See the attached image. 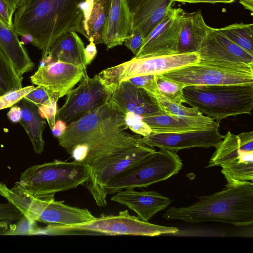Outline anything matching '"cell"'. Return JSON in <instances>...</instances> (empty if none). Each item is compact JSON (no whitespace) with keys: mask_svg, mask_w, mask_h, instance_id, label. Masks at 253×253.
Here are the masks:
<instances>
[{"mask_svg":"<svg viewBox=\"0 0 253 253\" xmlns=\"http://www.w3.org/2000/svg\"><path fill=\"white\" fill-rule=\"evenodd\" d=\"M54 195H35L31 193L22 215L37 222L62 225L84 223L96 218L86 209L70 206L63 201H55Z\"/></svg>","mask_w":253,"mask_h":253,"instance_id":"12","label":"cell"},{"mask_svg":"<svg viewBox=\"0 0 253 253\" xmlns=\"http://www.w3.org/2000/svg\"><path fill=\"white\" fill-rule=\"evenodd\" d=\"M17 105L21 110L19 122L29 137L34 151L40 154L44 148L42 133L46 126V122L39 113V106L24 98L21 99Z\"/></svg>","mask_w":253,"mask_h":253,"instance_id":"26","label":"cell"},{"mask_svg":"<svg viewBox=\"0 0 253 253\" xmlns=\"http://www.w3.org/2000/svg\"><path fill=\"white\" fill-rule=\"evenodd\" d=\"M124 114L109 99L94 111L69 123L57 138L68 153L76 145L89 148L84 164L122 149L142 142L140 135L127 132Z\"/></svg>","mask_w":253,"mask_h":253,"instance_id":"1","label":"cell"},{"mask_svg":"<svg viewBox=\"0 0 253 253\" xmlns=\"http://www.w3.org/2000/svg\"><path fill=\"white\" fill-rule=\"evenodd\" d=\"M162 217L187 222L215 221L237 226L252 225L253 183L227 182L221 191L199 197V200L190 206L169 208Z\"/></svg>","mask_w":253,"mask_h":253,"instance_id":"3","label":"cell"},{"mask_svg":"<svg viewBox=\"0 0 253 253\" xmlns=\"http://www.w3.org/2000/svg\"><path fill=\"white\" fill-rule=\"evenodd\" d=\"M22 215L21 212L9 202L0 203V222L10 224L16 221Z\"/></svg>","mask_w":253,"mask_h":253,"instance_id":"39","label":"cell"},{"mask_svg":"<svg viewBox=\"0 0 253 253\" xmlns=\"http://www.w3.org/2000/svg\"><path fill=\"white\" fill-rule=\"evenodd\" d=\"M55 94L48 91L44 87L38 85L23 98L40 106L47 103Z\"/></svg>","mask_w":253,"mask_h":253,"instance_id":"37","label":"cell"},{"mask_svg":"<svg viewBox=\"0 0 253 253\" xmlns=\"http://www.w3.org/2000/svg\"><path fill=\"white\" fill-rule=\"evenodd\" d=\"M111 200L134 211L142 221H148L158 212L167 208L171 200L155 191H137L134 189H125L118 191Z\"/></svg>","mask_w":253,"mask_h":253,"instance_id":"19","label":"cell"},{"mask_svg":"<svg viewBox=\"0 0 253 253\" xmlns=\"http://www.w3.org/2000/svg\"><path fill=\"white\" fill-rule=\"evenodd\" d=\"M86 73L80 66L55 61L40 65L30 80L33 84L42 86L61 98L67 95Z\"/></svg>","mask_w":253,"mask_h":253,"instance_id":"18","label":"cell"},{"mask_svg":"<svg viewBox=\"0 0 253 253\" xmlns=\"http://www.w3.org/2000/svg\"><path fill=\"white\" fill-rule=\"evenodd\" d=\"M34 85L27 86L7 92L0 96V110L11 107L17 104L21 99L33 90Z\"/></svg>","mask_w":253,"mask_h":253,"instance_id":"34","label":"cell"},{"mask_svg":"<svg viewBox=\"0 0 253 253\" xmlns=\"http://www.w3.org/2000/svg\"><path fill=\"white\" fill-rule=\"evenodd\" d=\"M131 26L126 0H111L109 17L104 40L107 49L122 45Z\"/></svg>","mask_w":253,"mask_h":253,"instance_id":"25","label":"cell"},{"mask_svg":"<svg viewBox=\"0 0 253 253\" xmlns=\"http://www.w3.org/2000/svg\"><path fill=\"white\" fill-rule=\"evenodd\" d=\"M84 44L75 32L69 31L59 37L46 51L42 52L41 63L45 65L61 61L81 66L86 73L87 65L84 56Z\"/></svg>","mask_w":253,"mask_h":253,"instance_id":"22","label":"cell"},{"mask_svg":"<svg viewBox=\"0 0 253 253\" xmlns=\"http://www.w3.org/2000/svg\"><path fill=\"white\" fill-rule=\"evenodd\" d=\"M8 118L13 123L19 122L21 116V110L18 105H15L11 107L7 114Z\"/></svg>","mask_w":253,"mask_h":253,"instance_id":"43","label":"cell"},{"mask_svg":"<svg viewBox=\"0 0 253 253\" xmlns=\"http://www.w3.org/2000/svg\"><path fill=\"white\" fill-rule=\"evenodd\" d=\"M144 39L141 29L136 27L130 30L123 43L135 55L140 50Z\"/></svg>","mask_w":253,"mask_h":253,"instance_id":"35","label":"cell"},{"mask_svg":"<svg viewBox=\"0 0 253 253\" xmlns=\"http://www.w3.org/2000/svg\"><path fill=\"white\" fill-rule=\"evenodd\" d=\"M15 12L4 0H0V19L12 28H14L12 17Z\"/></svg>","mask_w":253,"mask_h":253,"instance_id":"40","label":"cell"},{"mask_svg":"<svg viewBox=\"0 0 253 253\" xmlns=\"http://www.w3.org/2000/svg\"><path fill=\"white\" fill-rule=\"evenodd\" d=\"M18 36L14 28L9 27L0 19V47L16 73L22 77L33 69L34 64Z\"/></svg>","mask_w":253,"mask_h":253,"instance_id":"24","label":"cell"},{"mask_svg":"<svg viewBox=\"0 0 253 253\" xmlns=\"http://www.w3.org/2000/svg\"><path fill=\"white\" fill-rule=\"evenodd\" d=\"M124 115L128 128L133 132L142 136H147L151 133V129L142 120V117L140 116L130 112H126Z\"/></svg>","mask_w":253,"mask_h":253,"instance_id":"33","label":"cell"},{"mask_svg":"<svg viewBox=\"0 0 253 253\" xmlns=\"http://www.w3.org/2000/svg\"><path fill=\"white\" fill-rule=\"evenodd\" d=\"M15 224H9L5 235H34L38 227L37 221L22 215Z\"/></svg>","mask_w":253,"mask_h":253,"instance_id":"32","label":"cell"},{"mask_svg":"<svg viewBox=\"0 0 253 253\" xmlns=\"http://www.w3.org/2000/svg\"><path fill=\"white\" fill-rule=\"evenodd\" d=\"M198 53H176L149 57L135 58L108 68L97 75L102 84L109 87L131 78L149 75H161L181 67L197 63Z\"/></svg>","mask_w":253,"mask_h":253,"instance_id":"10","label":"cell"},{"mask_svg":"<svg viewBox=\"0 0 253 253\" xmlns=\"http://www.w3.org/2000/svg\"><path fill=\"white\" fill-rule=\"evenodd\" d=\"M67 124L60 120H56L51 129L52 133L57 138L64 134L67 128Z\"/></svg>","mask_w":253,"mask_h":253,"instance_id":"42","label":"cell"},{"mask_svg":"<svg viewBox=\"0 0 253 253\" xmlns=\"http://www.w3.org/2000/svg\"><path fill=\"white\" fill-rule=\"evenodd\" d=\"M240 3L252 13L253 11V0H239Z\"/></svg>","mask_w":253,"mask_h":253,"instance_id":"45","label":"cell"},{"mask_svg":"<svg viewBox=\"0 0 253 253\" xmlns=\"http://www.w3.org/2000/svg\"><path fill=\"white\" fill-rule=\"evenodd\" d=\"M156 150L144 142L99 157L89 163V177L84 183L99 207L107 204L106 186L117 175Z\"/></svg>","mask_w":253,"mask_h":253,"instance_id":"8","label":"cell"},{"mask_svg":"<svg viewBox=\"0 0 253 253\" xmlns=\"http://www.w3.org/2000/svg\"><path fill=\"white\" fill-rule=\"evenodd\" d=\"M88 177L86 165L55 160L28 168L21 173L18 182L34 195H45L74 189Z\"/></svg>","mask_w":253,"mask_h":253,"instance_id":"6","label":"cell"},{"mask_svg":"<svg viewBox=\"0 0 253 253\" xmlns=\"http://www.w3.org/2000/svg\"><path fill=\"white\" fill-rule=\"evenodd\" d=\"M161 75L184 86L253 84V67H230L198 62Z\"/></svg>","mask_w":253,"mask_h":253,"instance_id":"11","label":"cell"},{"mask_svg":"<svg viewBox=\"0 0 253 253\" xmlns=\"http://www.w3.org/2000/svg\"><path fill=\"white\" fill-rule=\"evenodd\" d=\"M83 78L79 86L67 94L65 103L57 111L56 120L69 124L94 111L109 99L111 93L97 75L91 78L87 73L84 74Z\"/></svg>","mask_w":253,"mask_h":253,"instance_id":"13","label":"cell"},{"mask_svg":"<svg viewBox=\"0 0 253 253\" xmlns=\"http://www.w3.org/2000/svg\"><path fill=\"white\" fill-rule=\"evenodd\" d=\"M174 2V0H148L130 13L131 29L139 28L146 37L162 19L167 10L172 7Z\"/></svg>","mask_w":253,"mask_h":253,"instance_id":"27","label":"cell"},{"mask_svg":"<svg viewBox=\"0 0 253 253\" xmlns=\"http://www.w3.org/2000/svg\"><path fill=\"white\" fill-rule=\"evenodd\" d=\"M155 80L158 93L178 104L185 103L182 84L162 75H155Z\"/></svg>","mask_w":253,"mask_h":253,"instance_id":"31","label":"cell"},{"mask_svg":"<svg viewBox=\"0 0 253 253\" xmlns=\"http://www.w3.org/2000/svg\"><path fill=\"white\" fill-rule=\"evenodd\" d=\"M9 224L5 222H0V235H5L8 229Z\"/></svg>","mask_w":253,"mask_h":253,"instance_id":"47","label":"cell"},{"mask_svg":"<svg viewBox=\"0 0 253 253\" xmlns=\"http://www.w3.org/2000/svg\"><path fill=\"white\" fill-rule=\"evenodd\" d=\"M23 77L19 76L0 47V96L22 87Z\"/></svg>","mask_w":253,"mask_h":253,"instance_id":"29","label":"cell"},{"mask_svg":"<svg viewBox=\"0 0 253 253\" xmlns=\"http://www.w3.org/2000/svg\"><path fill=\"white\" fill-rule=\"evenodd\" d=\"M59 98V95L55 93L47 103L41 105L39 108L40 114L42 118L46 119L51 130L55 123V117L57 111V102Z\"/></svg>","mask_w":253,"mask_h":253,"instance_id":"36","label":"cell"},{"mask_svg":"<svg viewBox=\"0 0 253 253\" xmlns=\"http://www.w3.org/2000/svg\"><path fill=\"white\" fill-rule=\"evenodd\" d=\"M197 53L199 63L230 67H253V56L232 42L218 28L211 27Z\"/></svg>","mask_w":253,"mask_h":253,"instance_id":"15","label":"cell"},{"mask_svg":"<svg viewBox=\"0 0 253 253\" xmlns=\"http://www.w3.org/2000/svg\"><path fill=\"white\" fill-rule=\"evenodd\" d=\"M111 0H84L81 4L80 34L95 44L104 43Z\"/></svg>","mask_w":253,"mask_h":253,"instance_id":"20","label":"cell"},{"mask_svg":"<svg viewBox=\"0 0 253 253\" xmlns=\"http://www.w3.org/2000/svg\"><path fill=\"white\" fill-rule=\"evenodd\" d=\"M152 95L155 98L158 105L165 114L180 118L197 117L203 115L196 108L185 107L171 101L158 92Z\"/></svg>","mask_w":253,"mask_h":253,"instance_id":"30","label":"cell"},{"mask_svg":"<svg viewBox=\"0 0 253 253\" xmlns=\"http://www.w3.org/2000/svg\"><path fill=\"white\" fill-rule=\"evenodd\" d=\"M235 0H174V1L181 2L182 3H200V2H207L211 3H231Z\"/></svg>","mask_w":253,"mask_h":253,"instance_id":"44","label":"cell"},{"mask_svg":"<svg viewBox=\"0 0 253 253\" xmlns=\"http://www.w3.org/2000/svg\"><path fill=\"white\" fill-rule=\"evenodd\" d=\"M224 137L216 127L178 133H151L141 139L149 146L177 152L192 147L215 148Z\"/></svg>","mask_w":253,"mask_h":253,"instance_id":"16","label":"cell"},{"mask_svg":"<svg viewBox=\"0 0 253 253\" xmlns=\"http://www.w3.org/2000/svg\"><path fill=\"white\" fill-rule=\"evenodd\" d=\"M108 90L111 93L110 101L124 114L130 112L142 117L165 114L151 94L128 80L120 82Z\"/></svg>","mask_w":253,"mask_h":253,"instance_id":"17","label":"cell"},{"mask_svg":"<svg viewBox=\"0 0 253 253\" xmlns=\"http://www.w3.org/2000/svg\"><path fill=\"white\" fill-rule=\"evenodd\" d=\"M232 42L253 56V24L234 23L218 28Z\"/></svg>","mask_w":253,"mask_h":253,"instance_id":"28","label":"cell"},{"mask_svg":"<svg viewBox=\"0 0 253 253\" xmlns=\"http://www.w3.org/2000/svg\"><path fill=\"white\" fill-rule=\"evenodd\" d=\"M15 11L19 7L24 0H4Z\"/></svg>","mask_w":253,"mask_h":253,"instance_id":"46","label":"cell"},{"mask_svg":"<svg viewBox=\"0 0 253 253\" xmlns=\"http://www.w3.org/2000/svg\"><path fill=\"white\" fill-rule=\"evenodd\" d=\"M153 133H178L219 127V124L203 115L197 117L180 118L159 114L142 118Z\"/></svg>","mask_w":253,"mask_h":253,"instance_id":"21","label":"cell"},{"mask_svg":"<svg viewBox=\"0 0 253 253\" xmlns=\"http://www.w3.org/2000/svg\"><path fill=\"white\" fill-rule=\"evenodd\" d=\"M89 43L84 48V56L86 64L89 65L95 57L97 49L92 38L88 39Z\"/></svg>","mask_w":253,"mask_h":253,"instance_id":"41","label":"cell"},{"mask_svg":"<svg viewBox=\"0 0 253 253\" xmlns=\"http://www.w3.org/2000/svg\"><path fill=\"white\" fill-rule=\"evenodd\" d=\"M207 168L220 166L227 182L253 180V131H230L215 147Z\"/></svg>","mask_w":253,"mask_h":253,"instance_id":"9","label":"cell"},{"mask_svg":"<svg viewBox=\"0 0 253 253\" xmlns=\"http://www.w3.org/2000/svg\"><path fill=\"white\" fill-rule=\"evenodd\" d=\"M182 166L177 152L160 149L112 179L106 186L107 195L125 189L147 187L177 174Z\"/></svg>","mask_w":253,"mask_h":253,"instance_id":"7","label":"cell"},{"mask_svg":"<svg viewBox=\"0 0 253 253\" xmlns=\"http://www.w3.org/2000/svg\"><path fill=\"white\" fill-rule=\"evenodd\" d=\"M179 229L145 222L130 215L127 210L117 215L102 214L93 220L78 224L62 225L48 224L39 227L35 235H134L156 236L175 234Z\"/></svg>","mask_w":253,"mask_h":253,"instance_id":"5","label":"cell"},{"mask_svg":"<svg viewBox=\"0 0 253 253\" xmlns=\"http://www.w3.org/2000/svg\"><path fill=\"white\" fill-rule=\"evenodd\" d=\"M84 0H24L15 12L14 30L47 51L63 34L80 33L81 4Z\"/></svg>","mask_w":253,"mask_h":253,"instance_id":"2","label":"cell"},{"mask_svg":"<svg viewBox=\"0 0 253 253\" xmlns=\"http://www.w3.org/2000/svg\"><path fill=\"white\" fill-rule=\"evenodd\" d=\"M185 103L220 123L223 119L252 114L253 84L188 85L183 88Z\"/></svg>","mask_w":253,"mask_h":253,"instance_id":"4","label":"cell"},{"mask_svg":"<svg viewBox=\"0 0 253 253\" xmlns=\"http://www.w3.org/2000/svg\"><path fill=\"white\" fill-rule=\"evenodd\" d=\"M180 8H168L162 18L145 37L135 58H143L178 53V43L182 17Z\"/></svg>","mask_w":253,"mask_h":253,"instance_id":"14","label":"cell"},{"mask_svg":"<svg viewBox=\"0 0 253 253\" xmlns=\"http://www.w3.org/2000/svg\"><path fill=\"white\" fill-rule=\"evenodd\" d=\"M210 28L200 10L185 12L178 43V53H197Z\"/></svg>","mask_w":253,"mask_h":253,"instance_id":"23","label":"cell"},{"mask_svg":"<svg viewBox=\"0 0 253 253\" xmlns=\"http://www.w3.org/2000/svg\"><path fill=\"white\" fill-rule=\"evenodd\" d=\"M127 80L134 85L145 89L151 94L158 92L155 75L137 76Z\"/></svg>","mask_w":253,"mask_h":253,"instance_id":"38","label":"cell"}]
</instances>
